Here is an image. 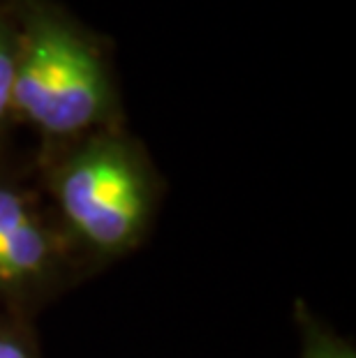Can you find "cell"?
<instances>
[{
  "mask_svg": "<svg viewBox=\"0 0 356 358\" xmlns=\"http://www.w3.org/2000/svg\"><path fill=\"white\" fill-rule=\"evenodd\" d=\"M14 120L42 136L49 155L90 134L120 129V104L102 44L49 0H17Z\"/></svg>",
  "mask_w": 356,
  "mask_h": 358,
  "instance_id": "cell-1",
  "label": "cell"
},
{
  "mask_svg": "<svg viewBox=\"0 0 356 358\" xmlns=\"http://www.w3.org/2000/svg\"><path fill=\"white\" fill-rule=\"evenodd\" d=\"M19 51L17 0H0V139L14 120V74Z\"/></svg>",
  "mask_w": 356,
  "mask_h": 358,
  "instance_id": "cell-4",
  "label": "cell"
},
{
  "mask_svg": "<svg viewBox=\"0 0 356 358\" xmlns=\"http://www.w3.org/2000/svg\"><path fill=\"white\" fill-rule=\"evenodd\" d=\"M0 358H40L26 317L0 315Z\"/></svg>",
  "mask_w": 356,
  "mask_h": 358,
  "instance_id": "cell-6",
  "label": "cell"
},
{
  "mask_svg": "<svg viewBox=\"0 0 356 358\" xmlns=\"http://www.w3.org/2000/svg\"><path fill=\"white\" fill-rule=\"evenodd\" d=\"M72 248L26 187L0 178V315L26 317L49 299Z\"/></svg>",
  "mask_w": 356,
  "mask_h": 358,
  "instance_id": "cell-3",
  "label": "cell"
},
{
  "mask_svg": "<svg viewBox=\"0 0 356 358\" xmlns=\"http://www.w3.org/2000/svg\"><path fill=\"white\" fill-rule=\"evenodd\" d=\"M299 324L303 333L301 358H356L354 347L317 322L308 310L299 306Z\"/></svg>",
  "mask_w": 356,
  "mask_h": 358,
  "instance_id": "cell-5",
  "label": "cell"
},
{
  "mask_svg": "<svg viewBox=\"0 0 356 358\" xmlns=\"http://www.w3.org/2000/svg\"><path fill=\"white\" fill-rule=\"evenodd\" d=\"M49 157V194L72 250L95 259L134 250L153 222L160 182L123 129L90 134Z\"/></svg>",
  "mask_w": 356,
  "mask_h": 358,
  "instance_id": "cell-2",
  "label": "cell"
}]
</instances>
